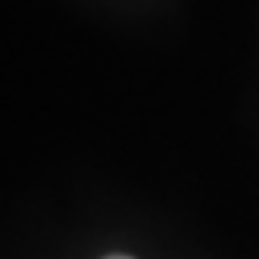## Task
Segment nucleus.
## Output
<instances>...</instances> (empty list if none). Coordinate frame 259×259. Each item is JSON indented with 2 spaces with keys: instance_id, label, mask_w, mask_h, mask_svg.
<instances>
[{
  "instance_id": "nucleus-1",
  "label": "nucleus",
  "mask_w": 259,
  "mask_h": 259,
  "mask_svg": "<svg viewBox=\"0 0 259 259\" xmlns=\"http://www.w3.org/2000/svg\"><path fill=\"white\" fill-rule=\"evenodd\" d=\"M109 259H128V256H109Z\"/></svg>"
}]
</instances>
